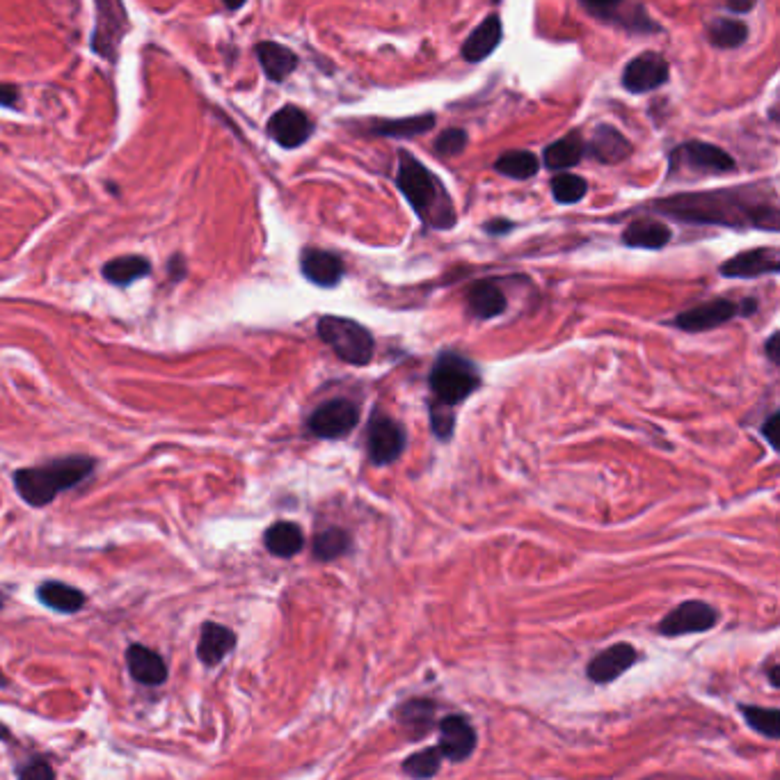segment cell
Instances as JSON below:
<instances>
[{
    "mask_svg": "<svg viewBox=\"0 0 780 780\" xmlns=\"http://www.w3.org/2000/svg\"><path fill=\"white\" fill-rule=\"evenodd\" d=\"M511 229H513V222L511 220H492V222H488V225H485V232H488V234H492V236H499V234H506V232H511Z\"/></svg>",
    "mask_w": 780,
    "mask_h": 780,
    "instance_id": "7bdbcfd3",
    "label": "cell"
},
{
    "mask_svg": "<svg viewBox=\"0 0 780 780\" xmlns=\"http://www.w3.org/2000/svg\"><path fill=\"white\" fill-rule=\"evenodd\" d=\"M396 183H399L405 200L410 202L412 211L428 227L451 229L456 225V209H453V202L447 190H444L442 181L424 163L410 156L408 151H401L399 156Z\"/></svg>",
    "mask_w": 780,
    "mask_h": 780,
    "instance_id": "7a4b0ae2",
    "label": "cell"
},
{
    "mask_svg": "<svg viewBox=\"0 0 780 780\" xmlns=\"http://www.w3.org/2000/svg\"><path fill=\"white\" fill-rule=\"evenodd\" d=\"M778 421H780V417H778V412H774V415H771L767 421H764V426H762V435L764 437H767V442L771 444V449H776L778 447V444H776V433H778Z\"/></svg>",
    "mask_w": 780,
    "mask_h": 780,
    "instance_id": "60d3db41",
    "label": "cell"
},
{
    "mask_svg": "<svg viewBox=\"0 0 780 780\" xmlns=\"http://www.w3.org/2000/svg\"><path fill=\"white\" fill-rule=\"evenodd\" d=\"M652 209L666 216L678 218L694 225H719V227H755L778 232L776 204L753 202L744 190H719V193H682L668 200H659Z\"/></svg>",
    "mask_w": 780,
    "mask_h": 780,
    "instance_id": "6da1fadb",
    "label": "cell"
},
{
    "mask_svg": "<svg viewBox=\"0 0 780 780\" xmlns=\"http://www.w3.org/2000/svg\"><path fill=\"white\" fill-rule=\"evenodd\" d=\"M314 559L330 563L337 561L341 556H346L353 549V536L346 529L328 527L316 533L314 538Z\"/></svg>",
    "mask_w": 780,
    "mask_h": 780,
    "instance_id": "f546056e",
    "label": "cell"
},
{
    "mask_svg": "<svg viewBox=\"0 0 780 780\" xmlns=\"http://www.w3.org/2000/svg\"><path fill=\"white\" fill-rule=\"evenodd\" d=\"M126 666H129L131 678L140 684H147V687H158V684L167 680L165 659L156 650L142 646V643H133L126 650Z\"/></svg>",
    "mask_w": 780,
    "mask_h": 780,
    "instance_id": "ac0fdd59",
    "label": "cell"
},
{
    "mask_svg": "<svg viewBox=\"0 0 780 780\" xmlns=\"http://www.w3.org/2000/svg\"><path fill=\"white\" fill-rule=\"evenodd\" d=\"M636 659H639V652H636L630 643H616V646L598 652V655L591 659L586 675L588 680L595 684H609L620 678L627 668H632Z\"/></svg>",
    "mask_w": 780,
    "mask_h": 780,
    "instance_id": "9a60e30c",
    "label": "cell"
},
{
    "mask_svg": "<svg viewBox=\"0 0 780 780\" xmlns=\"http://www.w3.org/2000/svg\"><path fill=\"white\" fill-rule=\"evenodd\" d=\"M501 35H504V28H501L499 17L497 14H490V17L483 19L481 26L465 39L463 51L460 53H463L467 62H483L488 55L497 51V46L501 44Z\"/></svg>",
    "mask_w": 780,
    "mask_h": 780,
    "instance_id": "ffe728a7",
    "label": "cell"
},
{
    "mask_svg": "<svg viewBox=\"0 0 780 780\" xmlns=\"http://www.w3.org/2000/svg\"><path fill=\"white\" fill-rule=\"evenodd\" d=\"M442 767V753L440 748H421V751L412 753L410 758H405L403 762V774H408L412 778H433L440 774Z\"/></svg>",
    "mask_w": 780,
    "mask_h": 780,
    "instance_id": "836d02e7",
    "label": "cell"
},
{
    "mask_svg": "<svg viewBox=\"0 0 780 780\" xmlns=\"http://www.w3.org/2000/svg\"><path fill=\"white\" fill-rule=\"evenodd\" d=\"M668 241H671V229L657 220H634L623 232V243L627 248L662 250Z\"/></svg>",
    "mask_w": 780,
    "mask_h": 780,
    "instance_id": "cb8c5ba5",
    "label": "cell"
},
{
    "mask_svg": "<svg viewBox=\"0 0 780 780\" xmlns=\"http://www.w3.org/2000/svg\"><path fill=\"white\" fill-rule=\"evenodd\" d=\"M428 385L437 403L456 405L465 403L481 387V371L469 357L460 353H442L433 364Z\"/></svg>",
    "mask_w": 780,
    "mask_h": 780,
    "instance_id": "277c9868",
    "label": "cell"
},
{
    "mask_svg": "<svg viewBox=\"0 0 780 780\" xmlns=\"http://www.w3.org/2000/svg\"><path fill=\"white\" fill-rule=\"evenodd\" d=\"M151 273V264L145 257H119L103 266V277L115 286H129Z\"/></svg>",
    "mask_w": 780,
    "mask_h": 780,
    "instance_id": "4dcf8cb0",
    "label": "cell"
},
{
    "mask_svg": "<svg viewBox=\"0 0 780 780\" xmlns=\"http://www.w3.org/2000/svg\"><path fill=\"white\" fill-rule=\"evenodd\" d=\"M5 684H7V680H5V675H0V687H5Z\"/></svg>",
    "mask_w": 780,
    "mask_h": 780,
    "instance_id": "681fc988",
    "label": "cell"
},
{
    "mask_svg": "<svg viewBox=\"0 0 780 780\" xmlns=\"http://www.w3.org/2000/svg\"><path fill=\"white\" fill-rule=\"evenodd\" d=\"M360 424V408L348 399H332L309 415L307 428L309 433L321 437V440H341L355 431Z\"/></svg>",
    "mask_w": 780,
    "mask_h": 780,
    "instance_id": "30bf717a",
    "label": "cell"
},
{
    "mask_svg": "<svg viewBox=\"0 0 780 780\" xmlns=\"http://www.w3.org/2000/svg\"><path fill=\"white\" fill-rule=\"evenodd\" d=\"M17 774L21 778H28V780H35V778H53L55 771L49 762L44 760H30L23 764V767L17 771Z\"/></svg>",
    "mask_w": 780,
    "mask_h": 780,
    "instance_id": "f35d334b",
    "label": "cell"
},
{
    "mask_svg": "<svg viewBox=\"0 0 780 780\" xmlns=\"http://www.w3.org/2000/svg\"><path fill=\"white\" fill-rule=\"evenodd\" d=\"M584 154H586L584 140H581V135L577 131H572L570 135L552 142V145L545 149L543 163L545 167H549V170H565V167L577 165L581 158H584Z\"/></svg>",
    "mask_w": 780,
    "mask_h": 780,
    "instance_id": "f1b7e54d",
    "label": "cell"
},
{
    "mask_svg": "<svg viewBox=\"0 0 780 780\" xmlns=\"http://www.w3.org/2000/svg\"><path fill=\"white\" fill-rule=\"evenodd\" d=\"M37 600L60 614H76L85 607V593L62 581H44L37 588Z\"/></svg>",
    "mask_w": 780,
    "mask_h": 780,
    "instance_id": "484cf974",
    "label": "cell"
},
{
    "mask_svg": "<svg viewBox=\"0 0 780 780\" xmlns=\"http://www.w3.org/2000/svg\"><path fill=\"white\" fill-rule=\"evenodd\" d=\"M476 742H479L476 730L463 714L444 716L440 726H437V748H440L442 758L451 762L458 764L472 758L476 751Z\"/></svg>",
    "mask_w": 780,
    "mask_h": 780,
    "instance_id": "7c38bea8",
    "label": "cell"
},
{
    "mask_svg": "<svg viewBox=\"0 0 780 780\" xmlns=\"http://www.w3.org/2000/svg\"><path fill=\"white\" fill-rule=\"evenodd\" d=\"M396 719H399L401 726L408 730V735L412 739H421L433 730L435 703L426 698L408 700V703H403L399 710H396Z\"/></svg>",
    "mask_w": 780,
    "mask_h": 780,
    "instance_id": "4316f807",
    "label": "cell"
},
{
    "mask_svg": "<svg viewBox=\"0 0 780 780\" xmlns=\"http://www.w3.org/2000/svg\"><path fill=\"white\" fill-rule=\"evenodd\" d=\"M19 99V90L14 85L0 83V106H14Z\"/></svg>",
    "mask_w": 780,
    "mask_h": 780,
    "instance_id": "b9f144b4",
    "label": "cell"
},
{
    "mask_svg": "<svg viewBox=\"0 0 780 780\" xmlns=\"http://www.w3.org/2000/svg\"><path fill=\"white\" fill-rule=\"evenodd\" d=\"M769 682H771V687H774V689L780 687V682H778V666H776V664H771V668H769Z\"/></svg>",
    "mask_w": 780,
    "mask_h": 780,
    "instance_id": "7dc6e473",
    "label": "cell"
},
{
    "mask_svg": "<svg viewBox=\"0 0 780 780\" xmlns=\"http://www.w3.org/2000/svg\"><path fill=\"white\" fill-rule=\"evenodd\" d=\"M222 3H225L227 10H238V7L245 5V0H222Z\"/></svg>",
    "mask_w": 780,
    "mask_h": 780,
    "instance_id": "c3c4849f",
    "label": "cell"
},
{
    "mask_svg": "<svg viewBox=\"0 0 780 780\" xmlns=\"http://www.w3.org/2000/svg\"><path fill=\"white\" fill-rule=\"evenodd\" d=\"M94 33L92 51L103 60L115 62L126 33H129V14L122 0H94Z\"/></svg>",
    "mask_w": 780,
    "mask_h": 780,
    "instance_id": "8992f818",
    "label": "cell"
},
{
    "mask_svg": "<svg viewBox=\"0 0 780 780\" xmlns=\"http://www.w3.org/2000/svg\"><path fill=\"white\" fill-rule=\"evenodd\" d=\"M668 163H671L673 177L680 172L698 177V174H726L735 170V158L728 151L700 140L684 142L673 151Z\"/></svg>",
    "mask_w": 780,
    "mask_h": 780,
    "instance_id": "52a82bcc",
    "label": "cell"
},
{
    "mask_svg": "<svg viewBox=\"0 0 780 780\" xmlns=\"http://www.w3.org/2000/svg\"><path fill=\"white\" fill-rule=\"evenodd\" d=\"M94 460L87 456H69L51 463L26 467L14 472V485L26 504L42 508L76 485H81L94 472Z\"/></svg>",
    "mask_w": 780,
    "mask_h": 780,
    "instance_id": "3957f363",
    "label": "cell"
},
{
    "mask_svg": "<svg viewBox=\"0 0 780 780\" xmlns=\"http://www.w3.org/2000/svg\"><path fill=\"white\" fill-rule=\"evenodd\" d=\"M780 259L774 248H755L737 254L730 261L721 266L723 277H732V280H748V277H762V275H778Z\"/></svg>",
    "mask_w": 780,
    "mask_h": 780,
    "instance_id": "2e32d148",
    "label": "cell"
},
{
    "mask_svg": "<svg viewBox=\"0 0 780 780\" xmlns=\"http://www.w3.org/2000/svg\"><path fill=\"white\" fill-rule=\"evenodd\" d=\"M508 300L504 296V291L499 289L495 282L483 280L472 284V289L467 291V309L474 318H481V321H490V318H497L506 312Z\"/></svg>",
    "mask_w": 780,
    "mask_h": 780,
    "instance_id": "d6986e66",
    "label": "cell"
},
{
    "mask_svg": "<svg viewBox=\"0 0 780 780\" xmlns=\"http://www.w3.org/2000/svg\"><path fill=\"white\" fill-rule=\"evenodd\" d=\"M435 115H419V117H403V119H378L371 124L369 133L380 135V138H415L433 131Z\"/></svg>",
    "mask_w": 780,
    "mask_h": 780,
    "instance_id": "83f0119b",
    "label": "cell"
},
{
    "mask_svg": "<svg viewBox=\"0 0 780 780\" xmlns=\"http://www.w3.org/2000/svg\"><path fill=\"white\" fill-rule=\"evenodd\" d=\"M405 447H408V433L399 421L380 410L373 412L369 431H366V451H369L371 463L376 467L394 465L403 456Z\"/></svg>",
    "mask_w": 780,
    "mask_h": 780,
    "instance_id": "9c48e42d",
    "label": "cell"
},
{
    "mask_svg": "<svg viewBox=\"0 0 780 780\" xmlns=\"http://www.w3.org/2000/svg\"><path fill=\"white\" fill-rule=\"evenodd\" d=\"M467 147V133L463 129H447L437 135L435 151L440 156H458Z\"/></svg>",
    "mask_w": 780,
    "mask_h": 780,
    "instance_id": "74e56055",
    "label": "cell"
},
{
    "mask_svg": "<svg viewBox=\"0 0 780 780\" xmlns=\"http://www.w3.org/2000/svg\"><path fill=\"white\" fill-rule=\"evenodd\" d=\"M726 7L732 12H748L755 7V0H726Z\"/></svg>",
    "mask_w": 780,
    "mask_h": 780,
    "instance_id": "f6af8a7d",
    "label": "cell"
},
{
    "mask_svg": "<svg viewBox=\"0 0 780 780\" xmlns=\"http://www.w3.org/2000/svg\"><path fill=\"white\" fill-rule=\"evenodd\" d=\"M431 428L437 440L442 442L451 440L453 431H456V415H453L451 405H444L437 401L431 405Z\"/></svg>",
    "mask_w": 780,
    "mask_h": 780,
    "instance_id": "8d00e7d4",
    "label": "cell"
},
{
    "mask_svg": "<svg viewBox=\"0 0 780 780\" xmlns=\"http://www.w3.org/2000/svg\"><path fill=\"white\" fill-rule=\"evenodd\" d=\"M716 623H719V611H716L712 604L689 600L682 602L680 607H675L668 616H664L657 630L662 636H684L712 630Z\"/></svg>",
    "mask_w": 780,
    "mask_h": 780,
    "instance_id": "8fae6325",
    "label": "cell"
},
{
    "mask_svg": "<svg viewBox=\"0 0 780 780\" xmlns=\"http://www.w3.org/2000/svg\"><path fill=\"white\" fill-rule=\"evenodd\" d=\"M588 149H591V154L598 158L600 163L616 165V163H623L625 158L632 154V142L627 140L618 129H614V126L604 124L595 131Z\"/></svg>",
    "mask_w": 780,
    "mask_h": 780,
    "instance_id": "7402d4cb",
    "label": "cell"
},
{
    "mask_svg": "<svg viewBox=\"0 0 780 780\" xmlns=\"http://www.w3.org/2000/svg\"><path fill=\"white\" fill-rule=\"evenodd\" d=\"M236 646V634L220 623H204L200 643H197V655L206 666H216L225 659Z\"/></svg>",
    "mask_w": 780,
    "mask_h": 780,
    "instance_id": "44dd1931",
    "label": "cell"
},
{
    "mask_svg": "<svg viewBox=\"0 0 780 780\" xmlns=\"http://www.w3.org/2000/svg\"><path fill=\"white\" fill-rule=\"evenodd\" d=\"M0 609H3V602H0Z\"/></svg>",
    "mask_w": 780,
    "mask_h": 780,
    "instance_id": "f907efd6",
    "label": "cell"
},
{
    "mask_svg": "<svg viewBox=\"0 0 780 780\" xmlns=\"http://www.w3.org/2000/svg\"><path fill=\"white\" fill-rule=\"evenodd\" d=\"M264 543L268 552L277 556V559H291V556L300 554L302 547H305V533H302L296 522L280 520L275 522L273 527H268Z\"/></svg>",
    "mask_w": 780,
    "mask_h": 780,
    "instance_id": "d4e9b609",
    "label": "cell"
},
{
    "mask_svg": "<svg viewBox=\"0 0 780 780\" xmlns=\"http://www.w3.org/2000/svg\"><path fill=\"white\" fill-rule=\"evenodd\" d=\"M170 273H172L174 280H181V277L186 275V266H183L181 257H174V259H172V264H170Z\"/></svg>",
    "mask_w": 780,
    "mask_h": 780,
    "instance_id": "bcb514c9",
    "label": "cell"
},
{
    "mask_svg": "<svg viewBox=\"0 0 780 780\" xmlns=\"http://www.w3.org/2000/svg\"><path fill=\"white\" fill-rule=\"evenodd\" d=\"M300 270L309 282L316 284V286H323V289H332V286H337L341 282V277H344V273H346L344 261H341L337 254L316 250V248H307L305 252H302Z\"/></svg>",
    "mask_w": 780,
    "mask_h": 780,
    "instance_id": "e0dca14e",
    "label": "cell"
},
{
    "mask_svg": "<svg viewBox=\"0 0 780 780\" xmlns=\"http://www.w3.org/2000/svg\"><path fill=\"white\" fill-rule=\"evenodd\" d=\"M758 309V302L753 298L744 300V302H732L726 298H716L710 302H703V305L691 307L687 312L678 314L673 325L684 332H707L714 328H721L723 323L732 321L735 316H751Z\"/></svg>",
    "mask_w": 780,
    "mask_h": 780,
    "instance_id": "ba28073f",
    "label": "cell"
},
{
    "mask_svg": "<svg viewBox=\"0 0 780 780\" xmlns=\"http://www.w3.org/2000/svg\"><path fill=\"white\" fill-rule=\"evenodd\" d=\"M318 337L332 353L353 366H366L376 353V341L373 334L362 323L344 316H323L316 325Z\"/></svg>",
    "mask_w": 780,
    "mask_h": 780,
    "instance_id": "5b68a950",
    "label": "cell"
},
{
    "mask_svg": "<svg viewBox=\"0 0 780 780\" xmlns=\"http://www.w3.org/2000/svg\"><path fill=\"white\" fill-rule=\"evenodd\" d=\"M495 170L499 174H504V177H508V179L524 181V179L536 177L538 170H540V161H538L536 154H531V151L515 149V151H506V154H501L497 158Z\"/></svg>",
    "mask_w": 780,
    "mask_h": 780,
    "instance_id": "1f68e13d",
    "label": "cell"
},
{
    "mask_svg": "<svg viewBox=\"0 0 780 780\" xmlns=\"http://www.w3.org/2000/svg\"><path fill=\"white\" fill-rule=\"evenodd\" d=\"M588 183L579 174L561 172L559 177L552 179V195L559 204H577L586 197Z\"/></svg>",
    "mask_w": 780,
    "mask_h": 780,
    "instance_id": "d590c367",
    "label": "cell"
},
{
    "mask_svg": "<svg viewBox=\"0 0 780 780\" xmlns=\"http://www.w3.org/2000/svg\"><path fill=\"white\" fill-rule=\"evenodd\" d=\"M586 10H591L595 17L602 19H611L616 14V10L623 5V0H581Z\"/></svg>",
    "mask_w": 780,
    "mask_h": 780,
    "instance_id": "ab89813d",
    "label": "cell"
},
{
    "mask_svg": "<svg viewBox=\"0 0 780 780\" xmlns=\"http://www.w3.org/2000/svg\"><path fill=\"white\" fill-rule=\"evenodd\" d=\"M707 37L716 49H737L746 42L748 28L746 23L735 19H714L707 26Z\"/></svg>",
    "mask_w": 780,
    "mask_h": 780,
    "instance_id": "d6a6232c",
    "label": "cell"
},
{
    "mask_svg": "<svg viewBox=\"0 0 780 780\" xmlns=\"http://www.w3.org/2000/svg\"><path fill=\"white\" fill-rule=\"evenodd\" d=\"M257 58L261 62L264 74L275 83L286 81V78H289L298 67V55L291 49H286V46L275 42H261L257 46Z\"/></svg>",
    "mask_w": 780,
    "mask_h": 780,
    "instance_id": "603a6c76",
    "label": "cell"
},
{
    "mask_svg": "<svg viewBox=\"0 0 780 780\" xmlns=\"http://www.w3.org/2000/svg\"><path fill=\"white\" fill-rule=\"evenodd\" d=\"M778 332L771 334V337L767 339V344H764V353H767V360L771 364H778Z\"/></svg>",
    "mask_w": 780,
    "mask_h": 780,
    "instance_id": "ee69618b",
    "label": "cell"
},
{
    "mask_svg": "<svg viewBox=\"0 0 780 780\" xmlns=\"http://www.w3.org/2000/svg\"><path fill=\"white\" fill-rule=\"evenodd\" d=\"M668 81V62L659 53H641L623 71V87L632 94L659 90Z\"/></svg>",
    "mask_w": 780,
    "mask_h": 780,
    "instance_id": "4fadbf2b",
    "label": "cell"
},
{
    "mask_svg": "<svg viewBox=\"0 0 780 780\" xmlns=\"http://www.w3.org/2000/svg\"><path fill=\"white\" fill-rule=\"evenodd\" d=\"M312 119L298 106H284L268 119V133L277 145L284 149H296L305 145L312 135Z\"/></svg>",
    "mask_w": 780,
    "mask_h": 780,
    "instance_id": "5bb4252c",
    "label": "cell"
},
{
    "mask_svg": "<svg viewBox=\"0 0 780 780\" xmlns=\"http://www.w3.org/2000/svg\"><path fill=\"white\" fill-rule=\"evenodd\" d=\"M739 712L746 719L748 726L755 732H760L767 739L780 737V712L771 707H755V705H739Z\"/></svg>",
    "mask_w": 780,
    "mask_h": 780,
    "instance_id": "e575fe53",
    "label": "cell"
}]
</instances>
